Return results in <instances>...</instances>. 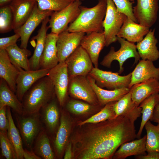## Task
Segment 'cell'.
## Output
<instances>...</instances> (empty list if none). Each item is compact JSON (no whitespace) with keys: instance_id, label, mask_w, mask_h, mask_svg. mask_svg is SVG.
<instances>
[{"instance_id":"cell-21","label":"cell","mask_w":159,"mask_h":159,"mask_svg":"<svg viewBox=\"0 0 159 159\" xmlns=\"http://www.w3.org/2000/svg\"><path fill=\"white\" fill-rule=\"evenodd\" d=\"M150 28L142 25L127 16L117 37L133 43L142 41L149 32Z\"/></svg>"},{"instance_id":"cell-1","label":"cell","mask_w":159,"mask_h":159,"mask_svg":"<svg viewBox=\"0 0 159 159\" xmlns=\"http://www.w3.org/2000/svg\"><path fill=\"white\" fill-rule=\"evenodd\" d=\"M97 124L74 138L73 158L110 159L122 144L136 138L134 123L124 116Z\"/></svg>"},{"instance_id":"cell-33","label":"cell","mask_w":159,"mask_h":159,"mask_svg":"<svg viewBox=\"0 0 159 159\" xmlns=\"http://www.w3.org/2000/svg\"><path fill=\"white\" fill-rule=\"evenodd\" d=\"M33 145L32 149L42 159H53L55 158L48 133L44 127L36 138Z\"/></svg>"},{"instance_id":"cell-27","label":"cell","mask_w":159,"mask_h":159,"mask_svg":"<svg viewBox=\"0 0 159 159\" xmlns=\"http://www.w3.org/2000/svg\"><path fill=\"white\" fill-rule=\"evenodd\" d=\"M87 77L101 106H104L109 103L118 101L130 90V89L128 87L113 90H105L99 87L95 80L89 75Z\"/></svg>"},{"instance_id":"cell-46","label":"cell","mask_w":159,"mask_h":159,"mask_svg":"<svg viewBox=\"0 0 159 159\" xmlns=\"http://www.w3.org/2000/svg\"><path fill=\"white\" fill-rule=\"evenodd\" d=\"M64 155V159H70L73 158V152L72 144L70 142L68 143L65 149Z\"/></svg>"},{"instance_id":"cell-47","label":"cell","mask_w":159,"mask_h":159,"mask_svg":"<svg viewBox=\"0 0 159 159\" xmlns=\"http://www.w3.org/2000/svg\"><path fill=\"white\" fill-rule=\"evenodd\" d=\"M150 120L159 124V103L155 106Z\"/></svg>"},{"instance_id":"cell-42","label":"cell","mask_w":159,"mask_h":159,"mask_svg":"<svg viewBox=\"0 0 159 159\" xmlns=\"http://www.w3.org/2000/svg\"><path fill=\"white\" fill-rule=\"evenodd\" d=\"M20 38L17 33L11 36L0 38V49H4L8 47L16 44L18 39Z\"/></svg>"},{"instance_id":"cell-8","label":"cell","mask_w":159,"mask_h":159,"mask_svg":"<svg viewBox=\"0 0 159 159\" xmlns=\"http://www.w3.org/2000/svg\"><path fill=\"white\" fill-rule=\"evenodd\" d=\"M88 75L95 80L99 87L110 90L129 88L131 76V73L122 76L118 72L104 71L97 67H93Z\"/></svg>"},{"instance_id":"cell-31","label":"cell","mask_w":159,"mask_h":159,"mask_svg":"<svg viewBox=\"0 0 159 159\" xmlns=\"http://www.w3.org/2000/svg\"><path fill=\"white\" fill-rule=\"evenodd\" d=\"M6 115L9 122L7 131L8 138L14 150L17 159H24V149L23 146L22 138L13 118L11 108L7 107Z\"/></svg>"},{"instance_id":"cell-12","label":"cell","mask_w":159,"mask_h":159,"mask_svg":"<svg viewBox=\"0 0 159 159\" xmlns=\"http://www.w3.org/2000/svg\"><path fill=\"white\" fill-rule=\"evenodd\" d=\"M85 34L83 32H70L65 30L58 34L57 47L59 62H64L80 45Z\"/></svg>"},{"instance_id":"cell-37","label":"cell","mask_w":159,"mask_h":159,"mask_svg":"<svg viewBox=\"0 0 159 159\" xmlns=\"http://www.w3.org/2000/svg\"><path fill=\"white\" fill-rule=\"evenodd\" d=\"M13 16L9 5L0 6V33H4L13 29Z\"/></svg>"},{"instance_id":"cell-10","label":"cell","mask_w":159,"mask_h":159,"mask_svg":"<svg viewBox=\"0 0 159 159\" xmlns=\"http://www.w3.org/2000/svg\"><path fill=\"white\" fill-rule=\"evenodd\" d=\"M69 77L87 76L93 67V63L86 51L80 45L66 59Z\"/></svg>"},{"instance_id":"cell-26","label":"cell","mask_w":159,"mask_h":159,"mask_svg":"<svg viewBox=\"0 0 159 159\" xmlns=\"http://www.w3.org/2000/svg\"><path fill=\"white\" fill-rule=\"evenodd\" d=\"M130 90L132 100L138 106L150 96L159 93V80L151 79L133 85Z\"/></svg>"},{"instance_id":"cell-35","label":"cell","mask_w":159,"mask_h":159,"mask_svg":"<svg viewBox=\"0 0 159 159\" xmlns=\"http://www.w3.org/2000/svg\"><path fill=\"white\" fill-rule=\"evenodd\" d=\"M144 127L147 133L146 152L155 151L159 152V124L154 125L149 120L145 123Z\"/></svg>"},{"instance_id":"cell-29","label":"cell","mask_w":159,"mask_h":159,"mask_svg":"<svg viewBox=\"0 0 159 159\" xmlns=\"http://www.w3.org/2000/svg\"><path fill=\"white\" fill-rule=\"evenodd\" d=\"M145 135L140 138L123 143L115 152L112 158L125 159L132 155H145L146 153Z\"/></svg>"},{"instance_id":"cell-49","label":"cell","mask_w":159,"mask_h":159,"mask_svg":"<svg viewBox=\"0 0 159 159\" xmlns=\"http://www.w3.org/2000/svg\"><path fill=\"white\" fill-rule=\"evenodd\" d=\"M130 1L134 2V0H130Z\"/></svg>"},{"instance_id":"cell-6","label":"cell","mask_w":159,"mask_h":159,"mask_svg":"<svg viewBox=\"0 0 159 159\" xmlns=\"http://www.w3.org/2000/svg\"><path fill=\"white\" fill-rule=\"evenodd\" d=\"M81 1H74L63 9L54 11L49 21L51 32L58 34L78 17L81 12Z\"/></svg>"},{"instance_id":"cell-19","label":"cell","mask_w":159,"mask_h":159,"mask_svg":"<svg viewBox=\"0 0 159 159\" xmlns=\"http://www.w3.org/2000/svg\"><path fill=\"white\" fill-rule=\"evenodd\" d=\"M113 108L115 114L114 118L122 116L133 122H135L141 114L142 108L132 100L130 90L115 102Z\"/></svg>"},{"instance_id":"cell-14","label":"cell","mask_w":159,"mask_h":159,"mask_svg":"<svg viewBox=\"0 0 159 159\" xmlns=\"http://www.w3.org/2000/svg\"><path fill=\"white\" fill-rule=\"evenodd\" d=\"M54 11L40 10L37 4L35 6L29 17L19 29L14 31L15 33L20 36V47L27 48L29 38L32 33L38 25L48 16H50Z\"/></svg>"},{"instance_id":"cell-43","label":"cell","mask_w":159,"mask_h":159,"mask_svg":"<svg viewBox=\"0 0 159 159\" xmlns=\"http://www.w3.org/2000/svg\"><path fill=\"white\" fill-rule=\"evenodd\" d=\"M7 107L0 109V131L7 132L9 122L6 115Z\"/></svg>"},{"instance_id":"cell-25","label":"cell","mask_w":159,"mask_h":159,"mask_svg":"<svg viewBox=\"0 0 159 159\" xmlns=\"http://www.w3.org/2000/svg\"><path fill=\"white\" fill-rule=\"evenodd\" d=\"M71 122L64 112L61 113L60 123L54 141V147L58 158H61L68 144Z\"/></svg>"},{"instance_id":"cell-41","label":"cell","mask_w":159,"mask_h":159,"mask_svg":"<svg viewBox=\"0 0 159 159\" xmlns=\"http://www.w3.org/2000/svg\"><path fill=\"white\" fill-rule=\"evenodd\" d=\"M117 11L125 14L134 22L138 23L133 13L132 4L134 2L130 0H112Z\"/></svg>"},{"instance_id":"cell-15","label":"cell","mask_w":159,"mask_h":159,"mask_svg":"<svg viewBox=\"0 0 159 159\" xmlns=\"http://www.w3.org/2000/svg\"><path fill=\"white\" fill-rule=\"evenodd\" d=\"M19 73L16 80V94L21 102L26 92L37 81L47 76L50 69H40L37 70H26L18 67Z\"/></svg>"},{"instance_id":"cell-28","label":"cell","mask_w":159,"mask_h":159,"mask_svg":"<svg viewBox=\"0 0 159 159\" xmlns=\"http://www.w3.org/2000/svg\"><path fill=\"white\" fill-rule=\"evenodd\" d=\"M39 112L47 132L54 133L59 125L60 116L59 107L54 98L42 107Z\"/></svg>"},{"instance_id":"cell-17","label":"cell","mask_w":159,"mask_h":159,"mask_svg":"<svg viewBox=\"0 0 159 159\" xmlns=\"http://www.w3.org/2000/svg\"><path fill=\"white\" fill-rule=\"evenodd\" d=\"M80 45L87 52L95 67H98L100 53L105 46L104 32L87 34L82 39Z\"/></svg>"},{"instance_id":"cell-24","label":"cell","mask_w":159,"mask_h":159,"mask_svg":"<svg viewBox=\"0 0 159 159\" xmlns=\"http://www.w3.org/2000/svg\"><path fill=\"white\" fill-rule=\"evenodd\" d=\"M49 16L47 17L42 22V25L37 34L33 37L37 43L32 56L29 59L31 70L40 69V62L45 44L47 33L49 28L47 24L49 22Z\"/></svg>"},{"instance_id":"cell-36","label":"cell","mask_w":159,"mask_h":159,"mask_svg":"<svg viewBox=\"0 0 159 159\" xmlns=\"http://www.w3.org/2000/svg\"><path fill=\"white\" fill-rule=\"evenodd\" d=\"M116 102H112L107 104L99 112L88 119L81 122L79 125H82L88 123L97 124L108 119L114 118L115 114L113 106Z\"/></svg>"},{"instance_id":"cell-11","label":"cell","mask_w":159,"mask_h":159,"mask_svg":"<svg viewBox=\"0 0 159 159\" xmlns=\"http://www.w3.org/2000/svg\"><path fill=\"white\" fill-rule=\"evenodd\" d=\"M68 92L74 98L93 105H99L87 76H78L70 78Z\"/></svg>"},{"instance_id":"cell-32","label":"cell","mask_w":159,"mask_h":159,"mask_svg":"<svg viewBox=\"0 0 159 159\" xmlns=\"http://www.w3.org/2000/svg\"><path fill=\"white\" fill-rule=\"evenodd\" d=\"M5 49L11 62L15 66L26 70H31L28 58L31 55L30 50L19 47L16 44L8 47Z\"/></svg>"},{"instance_id":"cell-16","label":"cell","mask_w":159,"mask_h":159,"mask_svg":"<svg viewBox=\"0 0 159 159\" xmlns=\"http://www.w3.org/2000/svg\"><path fill=\"white\" fill-rule=\"evenodd\" d=\"M37 4L36 0H12L9 5L13 16V29L16 30L26 21Z\"/></svg>"},{"instance_id":"cell-9","label":"cell","mask_w":159,"mask_h":159,"mask_svg":"<svg viewBox=\"0 0 159 159\" xmlns=\"http://www.w3.org/2000/svg\"><path fill=\"white\" fill-rule=\"evenodd\" d=\"M53 85L55 95L60 106L64 105L68 92L69 81L65 62H59L51 69L47 75Z\"/></svg>"},{"instance_id":"cell-30","label":"cell","mask_w":159,"mask_h":159,"mask_svg":"<svg viewBox=\"0 0 159 159\" xmlns=\"http://www.w3.org/2000/svg\"><path fill=\"white\" fill-rule=\"evenodd\" d=\"M15 93L10 88L3 79L0 80V109L9 107L17 114L22 115L23 107L21 102Z\"/></svg>"},{"instance_id":"cell-50","label":"cell","mask_w":159,"mask_h":159,"mask_svg":"<svg viewBox=\"0 0 159 159\" xmlns=\"http://www.w3.org/2000/svg\"><path fill=\"white\" fill-rule=\"evenodd\" d=\"M74 1H84V0H74Z\"/></svg>"},{"instance_id":"cell-45","label":"cell","mask_w":159,"mask_h":159,"mask_svg":"<svg viewBox=\"0 0 159 159\" xmlns=\"http://www.w3.org/2000/svg\"><path fill=\"white\" fill-rule=\"evenodd\" d=\"M24 158L25 159H41L40 157L36 155L32 149L31 150L24 149L23 153Z\"/></svg>"},{"instance_id":"cell-39","label":"cell","mask_w":159,"mask_h":159,"mask_svg":"<svg viewBox=\"0 0 159 159\" xmlns=\"http://www.w3.org/2000/svg\"><path fill=\"white\" fill-rule=\"evenodd\" d=\"M0 143L2 156L6 159H17L14 150L7 135V132L0 131Z\"/></svg>"},{"instance_id":"cell-22","label":"cell","mask_w":159,"mask_h":159,"mask_svg":"<svg viewBox=\"0 0 159 159\" xmlns=\"http://www.w3.org/2000/svg\"><path fill=\"white\" fill-rule=\"evenodd\" d=\"M19 73L18 68L11 62L6 49H0V77L7 83L16 93V80Z\"/></svg>"},{"instance_id":"cell-20","label":"cell","mask_w":159,"mask_h":159,"mask_svg":"<svg viewBox=\"0 0 159 159\" xmlns=\"http://www.w3.org/2000/svg\"><path fill=\"white\" fill-rule=\"evenodd\" d=\"M58 34L51 32L46 36L40 62V69H51L59 63L57 42Z\"/></svg>"},{"instance_id":"cell-38","label":"cell","mask_w":159,"mask_h":159,"mask_svg":"<svg viewBox=\"0 0 159 159\" xmlns=\"http://www.w3.org/2000/svg\"><path fill=\"white\" fill-rule=\"evenodd\" d=\"M41 10L59 11L64 8L74 0H36Z\"/></svg>"},{"instance_id":"cell-34","label":"cell","mask_w":159,"mask_h":159,"mask_svg":"<svg viewBox=\"0 0 159 159\" xmlns=\"http://www.w3.org/2000/svg\"><path fill=\"white\" fill-rule=\"evenodd\" d=\"M159 103V94H153L143 100L139 106L142 108V120L136 138H140L145 125L150 120L156 105Z\"/></svg>"},{"instance_id":"cell-7","label":"cell","mask_w":159,"mask_h":159,"mask_svg":"<svg viewBox=\"0 0 159 159\" xmlns=\"http://www.w3.org/2000/svg\"><path fill=\"white\" fill-rule=\"evenodd\" d=\"M16 118L22 140L26 146L32 149L36 138L44 128L39 112L27 115L17 114Z\"/></svg>"},{"instance_id":"cell-4","label":"cell","mask_w":159,"mask_h":159,"mask_svg":"<svg viewBox=\"0 0 159 159\" xmlns=\"http://www.w3.org/2000/svg\"><path fill=\"white\" fill-rule=\"evenodd\" d=\"M107 8L103 22L105 46L117 41V35L127 16L118 11L112 0H107Z\"/></svg>"},{"instance_id":"cell-40","label":"cell","mask_w":159,"mask_h":159,"mask_svg":"<svg viewBox=\"0 0 159 159\" xmlns=\"http://www.w3.org/2000/svg\"><path fill=\"white\" fill-rule=\"evenodd\" d=\"M92 105L76 100H71L67 104L66 107L69 112L76 115L89 112L92 108Z\"/></svg>"},{"instance_id":"cell-13","label":"cell","mask_w":159,"mask_h":159,"mask_svg":"<svg viewBox=\"0 0 159 159\" xmlns=\"http://www.w3.org/2000/svg\"><path fill=\"white\" fill-rule=\"evenodd\" d=\"M133 7L134 16L138 23L150 28L155 23L159 8L158 0H137Z\"/></svg>"},{"instance_id":"cell-48","label":"cell","mask_w":159,"mask_h":159,"mask_svg":"<svg viewBox=\"0 0 159 159\" xmlns=\"http://www.w3.org/2000/svg\"><path fill=\"white\" fill-rule=\"evenodd\" d=\"M12 0H0V6L7 4L10 3Z\"/></svg>"},{"instance_id":"cell-3","label":"cell","mask_w":159,"mask_h":159,"mask_svg":"<svg viewBox=\"0 0 159 159\" xmlns=\"http://www.w3.org/2000/svg\"><path fill=\"white\" fill-rule=\"evenodd\" d=\"M54 87L47 76L34 83L24 95L21 101L23 107L22 115H27L39 112L41 109L54 98Z\"/></svg>"},{"instance_id":"cell-23","label":"cell","mask_w":159,"mask_h":159,"mask_svg":"<svg viewBox=\"0 0 159 159\" xmlns=\"http://www.w3.org/2000/svg\"><path fill=\"white\" fill-rule=\"evenodd\" d=\"M155 30V29H150L143 39L138 42L136 45L142 59L153 62L159 58V51L156 46L158 40L154 36Z\"/></svg>"},{"instance_id":"cell-18","label":"cell","mask_w":159,"mask_h":159,"mask_svg":"<svg viewBox=\"0 0 159 159\" xmlns=\"http://www.w3.org/2000/svg\"><path fill=\"white\" fill-rule=\"evenodd\" d=\"M153 62L148 60L139 61L131 72V81L129 85L130 88L133 85L151 79L159 80V67H156Z\"/></svg>"},{"instance_id":"cell-2","label":"cell","mask_w":159,"mask_h":159,"mask_svg":"<svg viewBox=\"0 0 159 159\" xmlns=\"http://www.w3.org/2000/svg\"><path fill=\"white\" fill-rule=\"evenodd\" d=\"M107 8V0H99L97 4L91 8L81 6V12L77 19L65 30L70 32H104L103 19Z\"/></svg>"},{"instance_id":"cell-5","label":"cell","mask_w":159,"mask_h":159,"mask_svg":"<svg viewBox=\"0 0 159 159\" xmlns=\"http://www.w3.org/2000/svg\"><path fill=\"white\" fill-rule=\"evenodd\" d=\"M117 39L120 44V49L115 51L114 47H112L110 51L105 56L100 64L103 66L109 68L111 67L112 62L114 60H117L119 64L118 73L120 74L123 71V64L127 59L134 58L135 59L134 63H136L140 60V57L137 51L136 45L134 43L118 37Z\"/></svg>"},{"instance_id":"cell-44","label":"cell","mask_w":159,"mask_h":159,"mask_svg":"<svg viewBox=\"0 0 159 159\" xmlns=\"http://www.w3.org/2000/svg\"><path fill=\"white\" fill-rule=\"evenodd\" d=\"M147 153L143 155H137L136 157L138 159H159V152L155 151L147 152Z\"/></svg>"}]
</instances>
